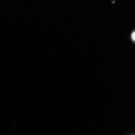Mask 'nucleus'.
Wrapping results in <instances>:
<instances>
[{
  "label": "nucleus",
  "instance_id": "nucleus-1",
  "mask_svg": "<svg viewBox=\"0 0 135 135\" xmlns=\"http://www.w3.org/2000/svg\"><path fill=\"white\" fill-rule=\"evenodd\" d=\"M131 38L133 41L135 42V31L133 32L131 34Z\"/></svg>",
  "mask_w": 135,
  "mask_h": 135
}]
</instances>
